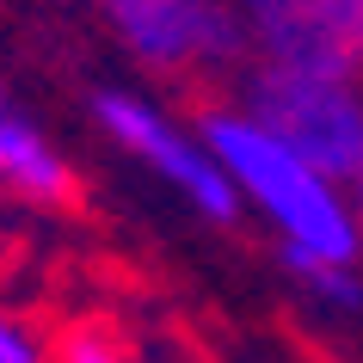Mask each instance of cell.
I'll list each match as a JSON object with an SVG mask.
<instances>
[{"instance_id": "1", "label": "cell", "mask_w": 363, "mask_h": 363, "mask_svg": "<svg viewBox=\"0 0 363 363\" xmlns=\"http://www.w3.org/2000/svg\"><path fill=\"white\" fill-rule=\"evenodd\" d=\"M197 142L210 148V160L228 172V185L240 203L265 216L277 228V247L314 252L326 265H357L363 234L351 216V191L320 179L302 154H289L271 130H259L240 105H216L197 117Z\"/></svg>"}, {"instance_id": "2", "label": "cell", "mask_w": 363, "mask_h": 363, "mask_svg": "<svg viewBox=\"0 0 363 363\" xmlns=\"http://www.w3.org/2000/svg\"><path fill=\"white\" fill-rule=\"evenodd\" d=\"M240 111L259 130H271L289 154H302L333 185L363 172V86L357 80L252 62L247 80H240Z\"/></svg>"}, {"instance_id": "3", "label": "cell", "mask_w": 363, "mask_h": 363, "mask_svg": "<svg viewBox=\"0 0 363 363\" xmlns=\"http://www.w3.org/2000/svg\"><path fill=\"white\" fill-rule=\"evenodd\" d=\"M93 117L117 148L142 154L172 191L191 197L197 216H210V222H234L240 216V191L228 185V172L210 160L197 130H179L172 117H160L148 99H135V93H93Z\"/></svg>"}, {"instance_id": "4", "label": "cell", "mask_w": 363, "mask_h": 363, "mask_svg": "<svg viewBox=\"0 0 363 363\" xmlns=\"http://www.w3.org/2000/svg\"><path fill=\"white\" fill-rule=\"evenodd\" d=\"M240 25L259 62L302 74H363V0H240Z\"/></svg>"}, {"instance_id": "5", "label": "cell", "mask_w": 363, "mask_h": 363, "mask_svg": "<svg viewBox=\"0 0 363 363\" xmlns=\"http://www.w3.org/2000/svg\"><path fill=\"white\" fill-rule=\"evenodd\" d=\"M148 68H222L247 50V25L222 0H99Z\"/></svg>"}, {"instance_id": "6", "label": "cell", "mask_w": 363, "mask_h": 363, "mask_svg": "<svg viewBox=\"0 0 363 363\" xmlns=\"http://www.w3.org/2000/svg\"><path fill=\"white\" fill-rule=\"evenodd\" d=\"M0 185H13L19 197H38V203H68L74 197L68 160L50 148V135L13 99H0Z\"/></svg>"}, {"instance_id": "7", "label": "cell", "mask_w": 363, "mask_h": 363, "mask_svg": "<svg viewBox=\"0 0 363 363\" xmlns=\"http://www.w3.org/2000/svg\"><path fill=\"white\" fill-rule=\"evenodd\" d=\"M277 265H284L289 277L314 296V302L345 308V314H357V308H363V277H357V265H326V259L296 252V247H277Z\"/></svg>"}, {"instance_id": "8", "label": "cell", "mask_w": 363, "mask_h": 363, "mask_svg": "<svg viewBox=\"0 0 363 363\" xmlns=\"http://www.w3.org/2000/svg\"><path fill=\"white\" fill-rule=\"evenodd\" d=\"M56 357H62V363H130L111 339H105V333H93V326H68L62 345H56Z\"/></svg>"}, {"instance_id": "9", "label": "cell", "mask_w": 363, "mask_h": 363, "mask_svg": "<svg viewBox=\"0 0 363 363\" xmlns=\"http://www.w3.org/2000/svg\"><path fill=\"white\" fill-rule=\"evenodd\" d=\"M0 363H43V345L31 339V326H19L0 308Z\"/></svg>"}, {"instance_id": "10", "label": "cell", "mask_w": 363, "mask_h": 363, "mask_svg": "<svg viewBox=\"0 0 363 363\" xmlns=\"http://www.w3.org/2000/svg\"><path fill=\"white\" fill-rule=\"evenodd\" d=\"M351 216H357V234H363V172L351 179Z\"/></svg>"}]
</instances>
